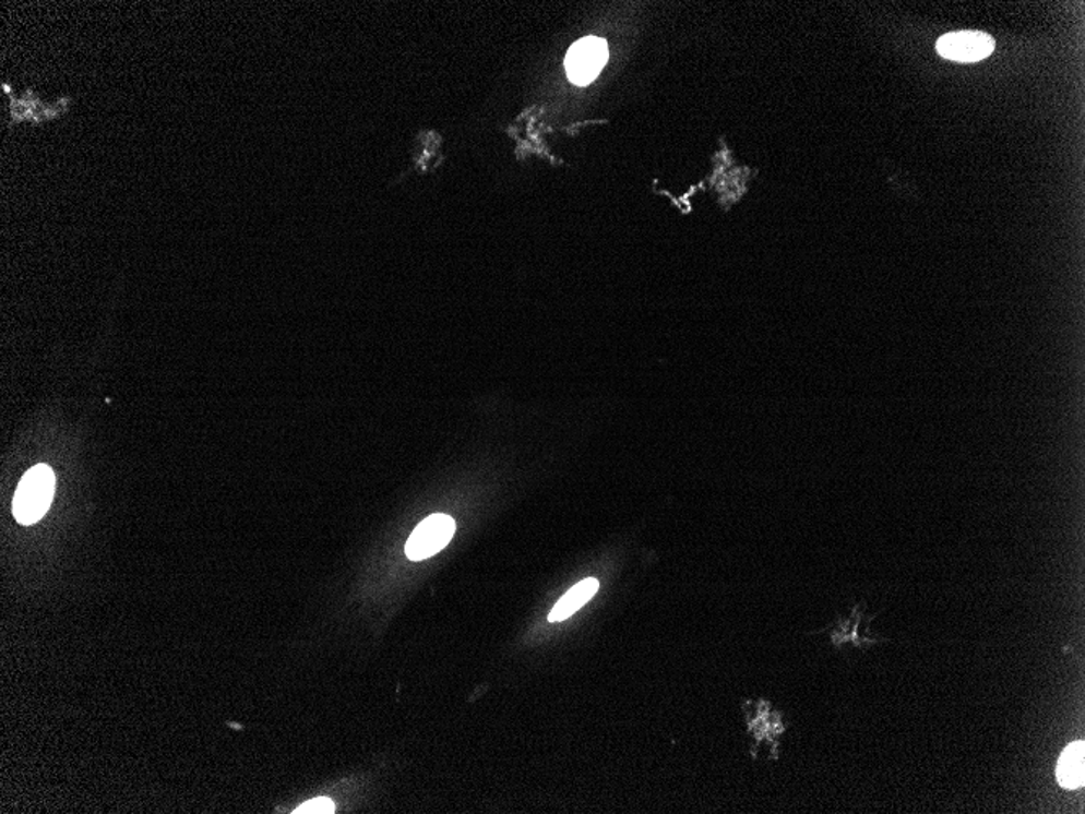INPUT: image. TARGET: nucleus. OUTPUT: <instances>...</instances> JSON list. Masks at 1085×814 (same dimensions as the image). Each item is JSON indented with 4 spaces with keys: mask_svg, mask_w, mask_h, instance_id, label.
<instances>
[{
    "mask_svg": "<svg viewBox=\"0 0 1085 814\" xmlns=\"http://www.w3.org/2000/svg\"><path fill=\"white\" fill-rule=\"evenodd\" d=\"M55 490L56 475L51 467L41 464L29 468L13 496L12 511L16 522L22 525L36 524L48 513Z\"/></svg>",
    "mask_w": 1085,
    "mask_h": 814,
    "instance_id": "obj_1",
    "label": "nucleus"
},
{
    "mask_svg": "<svg viewBox=\"0 0 1085 814\" xmlns=\"http://www.w3.org/2000/svg\"><path fill=\"white\" fill-rule=\"evenodd\" d=\"M455 528L457 525L451 516L432 514L409 535L405 553L412 561L428 560L448 547L449 541L454 537Z\"/></svg>",
    "mask_w": 1085,
    "mask_h": 814,
    "instance_id": "obj_2",
    "label": "nucleus"
},
{
    "mask_svg": "<svg viewBox=\"0 0 1085 814\" xmlns=\"http://www.w3.org/2000/svg\"><path fill=\"white\" fill-rule=\"evenodd\" d=\"M608 61V45L605 39L587 36L569 49L565 71L575 85H588L600 74Z\"/></svg>",
    "mask_w": 1085,
    "mask_h": 814,
    "instance_id": "obj_3",
    "label": "nucleus"
},
{
    "mask_svg": "<svg viewBox=\"0 0 1085 814\" xmlns=\"http://www.w3.org/2000/svg\"><path fill=\"white\" fill-rule=\"evenodd\" d=\"M994 39L983 32H954L938 41L937 49L944 59L955 62H978L994 51Z\"/></svg>",
    "mask_w": 1085,
    "mask_h": 814,
    "instance_id": "obj_4",
    "label": "nucleus"
},
{
    "mask_svg": "<svg viewBox=\"0 0 1085 814\" xmlns=\"http://www.w3.org/2000/svg\"><path fill=\"white\" fill-rule=\"evenodd\" d=\"M598 589H600V584H598L597 579L582 580L581 584L572 587V589L569 590V592L558 601V603H556V607L552 608L551 613H549L548 620L551 621V623H555V621L558 623V621L568 620V618L572 617L579 608L584 607V604L598 592Z\"/></svg>",
    "mask_w": 1085,
    "mask_h": 814,
    "instance_id": "obj_5",
    "label": "nucleus"
},
{
    "mask_svg": "<svg viewBox=\"0 0 1085 814\" xmlns=\"http://www.w3.org/2000/svg\"><path fill=\"white\" fill-rule=\"evenodd\" d=\"M1058 780L1064 789H1080L1084 786V743H1073L1058 764Z\"/></svg>",
    "mask_w": 1085,
    "mask_h": 814,
    "instance_id": "obj_6",
    "label": "nucleus"
},
{
    "mask_svg": "<svg viewBox=\"0 0 1085 814\" xmlns=\"http://www.w3.org/2000/svg\"><path fill=\"white\" fill-rule=\"evenodd\" d=\"M296 814H331L335 813V803L329 799H314L311 802L302 803L295 810Z\"/></svg>",
    "mask_w": 1085,
    "mask_h": 814,
    "instance_id": "obj_7",
    "label": "nucleus"
}]
</instances>
